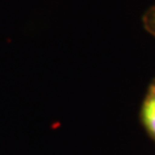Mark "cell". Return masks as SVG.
<instances>
[{"label":"cell","instance_id":"cell-1","mask_svg":"<svg viewBox=\"0 0 155 155\" xmlns=\"http://www.w3.org/2000/svg\"><path fill=\"white\" fill-rule=\"evenodd\" d=\"M140 122L150 138L155 141V98L146 92L140 107Z\"/></svg>","mask_w":155,"mask_h":155},{"label":"cell","instance_id":"cell-2","mask_svg":"<svg viewBox=\"0 0 155 155\" xmlns=\"http://www.w3.org/2000/svg\"><path fill=\"white\" fill-rule=\"evenodd\" d=\"M141 21H143V27L145 31L155 38V2L150 8L146 9Z\"/></svg>","mask_w":155,"mask_h":155},{"label":"cell","instance_id":"cell-3","mask_svg":"<svg viewBox=\"0 0 155 155\" xmlns=\"http://www.w3.org/2000/svg\"><path fill=\"white\" fill-rule=\"evenodd\" d=\"M147 92H150L153 97L155 98V78L150 82V86H148V90H147Z\"/></svg>","mask_w":155,"mask_h":155}]
</instances>
